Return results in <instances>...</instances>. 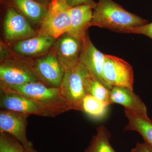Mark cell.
I'll list each match as a JSON object with an SVG mask.
<instances>
[{
  "label": "cell",
  "mask_w": 152,
  "mask_h": 152,
  "mask_svg": "<svg viewBox=\"0 0 152 152\" xmlns=\"http://www.w3.org/2000/svg\"><path fill=\"white\" fill-rule=\"evenodd\" d=\"M93 10L91 27L124 33L130 28L148 23L147 20L126 10L113 0H98Z\"/></svg>",
  "instance_id": "1"
},
{
  "label": "cell",
  "mask_w": 152,
  "mask_h": 152,
  "mask_svg": "<svg viewBox=\"0 0 152 152\" xmlns=\"http://www.w3.org/2000/svg\"><path fill=\"white\" fill-rule=\"evenodd\" d=\"M0 80V84L7 86L42 83L35 70L34 60L17 54L11 50L1 60Z\"/></svg>",
  "instance_id": "2"
},
{
  "label": "cell",
  "mask_w": 152,
  "mask_h": 152,
  "mask_svg": "<svg viewBox=\"0 0 152 152\" xmlns=\"http://www.w3.org/2000/svg\"><path fill=\"white\" fill-rule=\"evenodd\" d=\"M1 91L17 93L48 107L57 115L70 110L60 92L59 88L48 86L41 82L19 86L1 85Z\"/></svg>",
  "instance_id": "3"
},
{
  "label": "cell",
  "mask_w": 152,
  "mask_h": 152,
  "mask_svg": "<svg viewBox=\"0 0 152 152\" xmlns=\"http://www.w3.org/2000/svg\"><path fill=\"white\" fill-rule=\"evenodd\" d=\"M89 74L80 61L75 66L65 71L59 89L70 110L82 111L83 101L88 95L86 79Z\"/></svg>",
  "instance_id": "4"
},
{
  "label": "cell",
  "mask_w": 152,
  "mask_h": 152,
  "mask_svg": "<svg viewBox=\"0 0 152 152\" xmlns=\"http://www.w3.org/2000/svg\"><path fill=\"white\" fill-rule=\"evenodd\" d=\"M70 9L64 0H52L37 34L57 39L67 33L72 23Z\"/></svg>",
  "instance_id": "5"
},
{
  "label": "cell",
  "mask_w": 152,
  "mask_h": 152,
  "mask_svg": "<svg viewBox=\"0 0 152 152\" xmlns=\"http://www.w3.org/2000/svg\"><path fill=\"white\" fill-rule=\"evenodd\" d=\"M103 76L111 89L113 87H121L133 90L132 67L121 58L105 54Z\"/></svg>",
  "instance_id": "6"
},
{
  "label": "cell",
  "mask_w": 152,
  "mask_h": 152,
  "mask_svg": "<svg viewBox=\"0 0 152 152\" xmlns=\"http://www.w3.org/2000/svg\"><path fill=\"white\" fill-rule=\"evenodd\" d=\"M0 107L1 109L26 115L54 117L57 114L39 103L17 93L1 91Z\"/></svg>",
  "instance_id": "7"
},
{
  "label": "cell",
  "mask_w": 152,
  "mask_h": 152,
  "mask_svg": "<svg viewBox=\"0 0 152 152\" xmlns=\"http://www.w3.org/2000/svg\"><path fill=\"white\" fill-rule=\"evenodd\" d=\"M34 69L43 83L53 88L61 86L65 70L52 49L35 60Z\"/></svg>",
  "instance_id": "8"
},
{
  "label": "cell",
  "mask_w": 152,
  "mask_h": 152,
  "mask_svg": "<svg viewBox=\"0 0 152 152\" xmlns=\"http://www.w3.org/2000/svg\"><path fill=\"white\" fill-rule=\"evenodd\" d=\"M4 36L10 42H17L32 37L37 35L28 19L15 7H9L7 10L4 23Z\"/></svg>",
  "instance_id": "9"
},
{
  "label": "cell",
  "mask_w": 152,
  "mask_h": 152,
  "mask_svg": "<svg viewBox=\"0 0 152 152\" xmlns=\"http://www.w3.org/2000/svg\"><path fill=\"white\" fill-rule=\"evenodd\" d=\"M29 115L2 109L0 111V132L6 133L19 141L24 148L33 146L26 134Z\"/></svg>",
  "instance_id": "10"
},
{
  "label": "cell",
  "mask_w": 152,
  "mask_h": 152,
  "mask_svg": "<svg viewBox=\"0 0 152 152\" xmlns=\"http://www.w3.org/2000/svg\"><path fill=\"white\" fill-rule=\"evenodd\" d=\"M105 54L99 51L90 39L88 34L82 42L80 61L90 74L109 89L110 88L104 80L103 71Z\"/></svg>",
  "instance_id": "11"
},
{
  "label": "cell",
  "mask_w": 152,
  "mask_h": 152,
  "mask_svg": "<svg viewBox=\"0 0 152 152\" xmlns=\"http://www.w3.org/2000/svg\"><path fill=\"white\" fill-rule=\"evenodd\" d=\"M82 48V42L66 33L56 39L52 50L66 71L80 62Z\"/></svg>",
  "instance_id": "12"
},
{
  "label": "cell",
  "mask_w": 152,
  "mask_h": 152,
  "mask_svg": "<svg viewBox=\"0 0 152 152\" xmlns=\"http://www.w3.org/2000/svg\"><path fill=\"white\" fill-rule=\"evenodd\" d=\"M56 39L37 34L32 37L17 41L13 46V51L22 56H41L52 50Z\"/></svg>",
  "instance_id": "13"
},
{
  "label": "cell",
  "mask_w": 152,
  "mask_h": 152,
  "mask_svg": "<svg viewBox=\"0 0 152 152\" xmlns=\"http://www.w3.org/2000/svg\"><path fill=\"white\" fill-rule=\"evenodd\" d=\"M93 8L88 5H81L70 8L71 26L67 34L82 42L87 35L91 27L93 18Z\"/></svg>",
  "instance_id": "14"
},
{
  "label": "cell",
  "mask_w": 152,
  "mask_h": 152,
  "mask_svg": "<svg viewBox=\"0 0 152 152\" xmlns=\"http://www.w3.org/2000/svg\"><path fill=\"white\" fill-rule=\"evenodd\" d=\"M111 104H118L135 113L148 118L145 104L133 90L121 87H113L110 94Z\"/></svg>",
  "instance_id": "15"
},
{
  "label": "cell",
  "mask_w": 152,
  "mask_h": 152,
  "mask_svg": "<svg viewBox=\"0 0 152 152\" xmlns=\"http://www.w3.org/2000/svg\"><path fill=\"white\" fill-rule=\"evenodd\" d=\"M125 116L129 123L125 128L126 131H134L138 132L144 141V143L152 152V121L149 118L140 115L124 109Z\"/></svg>",
  "instance_id": "16"
},
{
  "label": "cell",
  "mask_w": 152,
  "mask_h": 152,
  "mask_svg": "<svg viewBox=\"0 0 152 152\" xmlns=\"http://www.w3.org/2000/svg\"><path fill=\"white\" fill-rule=\"evenodd\" d=\"M19 12L32 23H40L46 15L48 6L35 0H11Z\"/></svg>",
  "instance_id": "17"
},
{
  "label": "cell",
  "mask_w": 152,
  "mask_h": 152,
  "mask_svg": "<svg viewBox=\"0 0 152 152\" xmlns=\"http://www.w3.org/2000/svg\"><path fill=\"white\" fill-rule=\"evenodd\" d=\"M110 138V133L107 128L104 125L100 126L85 152H116L111 145Z\"/></svg>",
  "instance_id": "18"
},
{
  "label": "cell",
  "mask_w": 152,
  "mask_h": 152,
  "mask_svg": "<svg viewBox=\"0 0 152 152\" xmlns=\"http://www.w3.org/2000/svg\"><path fill=\"white\" fill-rule=\"evenodd\" d=\"M109 105L91 95H88L83 101L82 112L93 118L100 119L105 115Z\"/></svg>",
  "instance_id": "19"
},
{
  "label": "cell",
  "mask_w": 152,
  "mask_h": 152,
  "mask_svg": "<svg viewBox=\"0 0 152 152\" xmlns=\"http://www.w3.org/2000/svg\"><path fill=\"white\" fill-rule=\"evenodd\" d=\"M86 87L88 95H91L104 102L111 104V90L106 88L90 73L86 79Z\"/></svg>",
  "instance_id": "20"
},
{
  "label": "cell",
  "mask_w": 152,
  "mask_h": 152,
  "mask_svg": "<svg viewBox=\"0 0 152 152\" xmlns=\"http://www.w3.org/2000/svg\"><path fill=\"white\" fill-rule=\"evenodd\" d=\"M24 151V147L16 139L7 133L0 132V152Z\"/></svg>",
  "instance_id": "21"
},
{
  "label": "cell",
  "mask_w": 152,
  "mask_h": 152,
  "mask_svg": "<svg viewBox=\"0 0 152 152\" xmlns=\"http://www.w3.org/2000/svg\"><path fill=\"white\" fill-rule=\"evenodd\" d=\"M125 34H134L143 35L152 39V23L130 28L125 31Z\"/></svg>",
  "instance_id": "22"
},
{
  "label": "cell",
  "mask_w": 152,
  "mask_h": 152,
  "mask_svg": "<svg viewBox=\"0 0 152 152\" xmlns=\"http://www.w3.org/2000/svg\"><path fill=\"white\" fill-rule=\"evenodd\" d=\"M68 7L72 8L81 5H88L94 8L96 2L94 0H64Z\"/></svg>",
  "instance_id": "23"
},
{
  "label": "cell",
  "mask_w": 152,
  "mask_h": 152,
  "mask_svg": "<svg viewBox=\"0 0 152 152\" xmlns=\"http://www.w3.org/2000/svg\"><path fill=\"white\" fill-rule=\"evenodd\" d=\"M131 152H151L144 143H137L135 147L131 150Z\"/></svg>",
  "instance_id": "24"
},
{
  "label": "cell",
  "mask_w": 152,
  "mask_h": 152,
  "mask_svg": "<svg viewBox=\"0 0 152 152\" xmlns=\"http://www.w3.org/2000/svg\"><path fill=\"white\" fill-rule=\"evenodd\" d=\"M38 2L41 3L43 4L48 6L49 4L51 1L52 0H35Z\"/></svg>",
  "instance_id": "25"
},
{
  "label": "cell",
  "mask_w": 152,
  "mask_h": 152,
  "mask_svg": "<svg viewBox=\"0 0 152 152\" xmlns=\"http://www.w3.org/2000/svg\"><path fill=\"white\" fill-rule=\"evenodd\" d=\"M24 152H38L33 146H30L24 148Z\"/></svg>",
  "instance_id": "26"
}]
</instances>
